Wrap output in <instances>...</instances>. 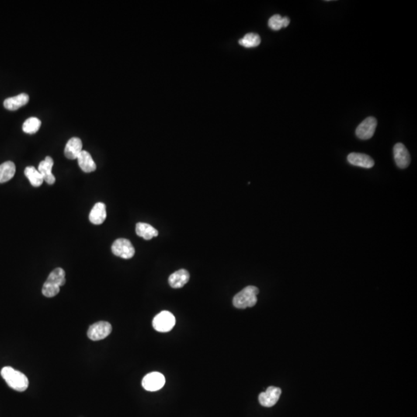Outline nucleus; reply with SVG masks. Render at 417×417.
Listing matches in <instances>:
<instances>
[{"label": "nucleus", "mask_w": 417, "mask_h": 417, "mask_svg": "<svg viewBox=\"0 0 417 417\" xmlns=\"http://www.w3.org/2000/svg\"><path fill=\"white\" fill-rule=\"evenodd\" d=\"M377 127V120L374 117H369L362 121L358 126L355 134L362 140H368L373 137Z\"/></svg>", "instance_id": "nucleus-8"}, {"label": "nucleus", "mask_w": 417, "mask_h": 417, "mask_svg": "<svg viewBox=\"0 0 417 417\" xmlns=\"http://www.w3.org/2000/svg\"><path fill=\"white\" fill-rule=\"evenodd\" d=\"M348 161L352 165L371 168L374 166V160L370 156L362 153L352 152L348 155Z\"/></svg>", "instance_id": "nucleus-12"}, {"label": "nucleus", "mask_w": 417, "mask_h": 417, "mask_svg": "<svg viewBox=\"0 0 417 417\" xmlns=\"http://www.w3.org/2000/svg\"><path fill=\"white\" fill-rule=\"evenodd\" d=\"M53 166V160L51 157L47 156L43 161H40L38 166V171L43 176V180L49 185H53L56 181V178L52 173V168Z\"/></svg>", "instance_id": "nucleus-11"}, {"label": "nucleus", "mask_w": 417, "mask_h": 417, "mask_svg": "<svg viewBox=\"0 0 417 417\" xmlns=\"http://www.w3.org/2000/svg\"><path fill=\"white\" fill-rule=\"evenodd\" d=\"M136 234L146 241H149L158 235V232L148 223H138L136 227Z\"/></svg>", "instance_id": "nucleus-18"}, {"label": "nucleus", "mask_w": 417, "mask_h": 417, "mask_svg": "<svg viewBox=\"0 0 417 417\" xmlns=\"http://www.w3.org/2000/svg\"><path fill=\"white\" fill-rule=\"evenodd\" d=\"M281 395V390L275 386H270L266 392L259 395L260 404L265 407H272L278 403Z\"/></svg>", "instance_id": "nucleus-9"}, {"label": "nucleus", "mask_w": 417, "mask_h": 417, "mask_svg": "<svg viewBox=\"0 0 417 417\" xmlns=\"http://www.w3.org/2000/svg\"><path fill=\"white\" fill-rule=\"evenodd\" d=\"M1 376L6 382L7 385L15 391L24 392L29 386L28 378L23 373L10 366L2 368Z\"/></svg>", "instance_id": "nucleus-2"}, {"label": "nucleus", "mask_w": 417, "mask_h": 417, "mask_svg": "<svg viewBox=\"0 0 417 417\" xmlns=\"http://www.w3.org/2000/svg\"><path fill=\"white\" fill-rule=\"evenodd\" d=\"M259 289L254 286H248L234 296L233 304L237 308L245 309L254 307L258 302Z\"/></svg>", "instance_id": "nucleus-3"}, {"label": "nucleus", "mask_w": 417, "mask_h": 417, "mask_svg": "<svg viewBox=\"0 0 417 417\" xmlns=\"http://www.w3.org/2000/svg\"><path fill=\"white\" fill-rule=\"evenodd\" d=\"M394 159L397 166L400 168H406L411 164V155L406 146L402 143H397L393 148Z\"/></svg>", "instance_id": "nucleus-10"}, {"label": "nucleus", "mask_w": 417, "mask_h": 417, "mask_svg": "<svg viewBox=\"0 0 417 417\" xmlns=\"http://www.w3.org/2000/svg\"><path fill=\"white\" fill-rule=\"evenodd\" d=\"M261 43V38L258 33H250L246 34L244 37L239 40V44L246 48H253L259 46Z\"/></svg>", "instance_id": "nucleus-22"}, {"label": "nucleus", "mask_w": 417, "mask_h": 417, "mask_svg": "<svg viewBox=\"0 0 417 417\" xmlns=\"http://www.w3.org/2000/svg\"><path fill=\"white\" fill-rule=\"evenodd\" d=\"M66 274L62 268H56L50 274L43 284L42 293L46 297H53L58 294L60 287L66 283Z\"/></svg>", "instance_id": "nucleus-1"}, {"label": "nucleus", "mask_w": 417, "mask_h": 417, "mask_svg": "<svg viewBox=\"0 0 417 417\" xmlns=\"http://www.w3.org/2000/svg\"><path fill=\"white\" fill-rule=\"evenodd\" d=\"M29 95L22 93L16 96L7 98L4 101L3 105L7 110L15 111L18 110L21 107L26 105L29 102Z\"/></svg>", "instance_id": "nucleus-17"}, {"label": "nucleus", "mask_w": 417, "mask_h": 417, "mask_svg": "<svg viewBox=\"0 0 417 417\" xmlns=\"http://www.w3.org/2000/svg\"><path fill=\"white\" fill-rule=\"evenodd\" d=\"M289 24H290V19L287 16L282 17L281 15L278 14L272 15L268 20V26L271 29L275 31L280 30L281 28L287 27Z\"/></svg>", "instance_id": "nucleus-21"}, {"label": "nucleus", "mask_w": 417, "mask_h": 417, "mask_svg": "<svg viewBox=\"0 0 417 417\" xmlns=\"http://www.w3.org/2000/svg\"><path fill=\"white\" fill-rule=\"evenodd\" d=\"M112 331V327L110 323L108 321H98L89 327L88 337L92 341H100L107 338Z\"/></svg>", "instance_id": "nucleus-6"}, {"label": "nucleus", "mask_w": 417, "mask_h": 417, "mask_svg": "<svg viewBox=\"0 0 417 417\" xmlns=\"http://www.w3.org/2000/svg\"><path fill=\"white\" fill-rule=\"evenodd\" d=\"M112 251L115 256L123 259H131L136 254L133 244L125 238L117 239L112 244Z\"/></svg>", "instance_id": "nucleus-5"}, {"label": "nucleus", "mask_w": 417, "mask_h": 417, "mask_svg": "<svg viewBox=\"0 0 417 417\" xmlns=\"http://www.w3.org/2000/svg\"><path fill=\"white\" fill-rule=\"evenodd\" d=\"M82 147V141L79 138H71L66 144L64 154L68 159H77L83 151Z\"/></svg>", "instance_id": "nucleus-13"}, {"label": "nucleus", "mask_w": 417, "mask_h": 417, "mask_svg": "<svg viewBox=\"0 0 417 417\" xmlns=\"http://www.w3.org/2000/svg\"><path fill=\"white\" fill-rule=\"evenodd\" d=\"M15 173V165L12 161H5L0 165V183L8 182Z\"/></svg>", "instance_id": "nucleus-19"}, {"label": "nucleus", "mask_w": 417, "mask_h": 417, "mask_svg": "<svg viewBox=\"0 0 417 417\" xmlns=\"http://www.w3.org/2000/svg\"><path fill=\"white\" fill-rule=\"evenodd\" d=\"M106 206L103 203H96L89 214V220L95 225L102 224L106 220Z\"/></svg>", "instance_id": "nucleus-15"}, {"label": "nucleus", "mask_w": 417, "mask_h": 417, "mask_svg": "<svg viewBox=\"0 0 417 417\" xmlns=\"http://www.w3.org/2000/svg\"><path fill=\"white\" fill-rule=\"evenodd\" d=\"M175 318L172 313L163 311L157 314L152 321V326L154 330L159 332H168L174 328Z\"/></svg>", "instance_id": "nucleus-4"}, {"label": "nucleus", "mask_w": 417, "mask_h": 417, "mask_svg": "<svg viewBox=\"0 0 417 417\" xmlns=\"http://www.w3.org/2000/svg\"><path fill=\"white\" fill-rule=\"evenodd\" d=\"M165 383V376L158 372L146 375L142 380V386L147 391L154 392L161 390Z\"/></svg>", "instance_id": "nucleus-7"}, {"label": "nucleus", "mask_w": 417, "mask_h": 417, "mask_svg": "<svg viewBox=\"0 0 417 417\" xmlns=\"http://www.w3.org/2000/svg\"><path fill=\"white\" fill-rule=\"evenodd\" d=\"M41 126L40 119L36 117H31L26 119L22 125V130L27 134H35L37 133Z\"/></svg>", "instance_id": "nucleus-23"}, {"label": "nucleus", "mask_w": 417, "mask_h": 417, "mask_svg": "<svg viewBox=\"0 0 417 417\" xmlns=\"http://www.w3.org/2000/svg\"><path fill=\"white\" fill-rule=\"evenodd\" d=\"M189 278L190 275L186 270H179L170 275L168 278V283L172 288H181L188 283Z\"/></svg>", "instance_id": "nucleus-14"}, {"label": "nucleus", "mask_w": 417, "mask_h": 417, "mask_svg": "<svg viewBox=\"0 0 417 417\" xmlns=\"http://www.w3.org/2000/svg\"><path fill=\"white\" fill-rule=\"evenodd\" d=\"M24 174L29 179L31 185L34 187H39L43 184V178L40 172L35 167L28 166L25 168Z\"/></svg>", "instance_id": "nucleus-20"}, {"label": "nucleus", "mask_w": 417, "mask_h": 417, "mask_svg": "<svg viewBox=\"0 0 417 417\" xmlns=\"http://www.w3.org/2000/svg\"><path fill=\"white\" fill-rule=\"evenodd\" d=\"M77 159L78 161V165L83 172L90 173V172H95L96 170V163L88 151L83 150Z\"/></svg>", "instance_id": "nucleus-16"}]
</instances>
